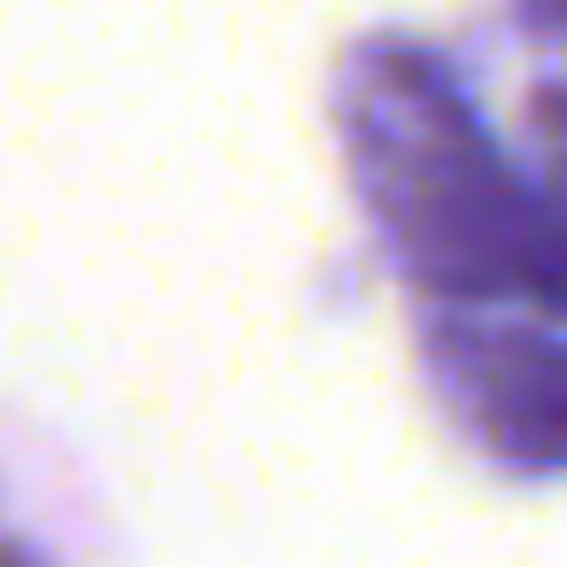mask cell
I'll list each match as a JSON object with an SVG mask.
<instances>
[{"label":"cell","mask_w":567,"mask_h":567,"mask_svg":"<svg viewBox=\"0 0 567 567\" xmlns=\"http://www.w3.org/2000/svg\"><path fill=\"white\" fill-rule=\"evenodd\" d=\"M358 164L373 218L396 234L404 265L443 296H559L551 218L513 187L497 148L474 133L451 79L420 63H381L358 102Z\"/></svg>","instance_id":"cell-1"},{"label":"cell","mask_w":567,"mask_h":567,"mask_svg":"<svg viewBox=\"0 0 567 567\" xmlns=\"http://www.w3.org/2000/svg\"><path fill=\"white\" fill-rule=\"evenodd\" d=\"M0 567H32V559H24V551H17V544H0Z\"/></svg>","instance_id":"cell-2"}]
</instances>
